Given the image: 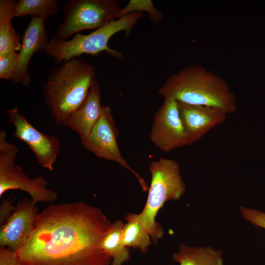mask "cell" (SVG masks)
I'll list each match as a JSON object with an SVG mask.
<instances>
[{
    "mask_svg": "<svg viewBox=\"0 0 265 265\" xmlns=\"http://www.w3.org/2000/svg\"><path fill=\"white\" fill-rule=\"evenodd\" d=\"M124 224L121 219L115 220L102 240L101 247L111 259V265H122L130 257L129 248L123 241Z\"/></svg>",
    "mask_w": 265,
    "mask_h": 265,
    "instance_id": "cell-16",
    "label": "cell"
},
{
    "mask_svg": "<svg viewBox=\"0 0 265 265\" xmlns=\"http://www.w3.org/2000/svg\"><path fill=\"white\" fill-rule=\"evenodd\" d=\"M158 93L178 102L219 108L227 114L237 109L235 96L227 82L199 64L185 67L169 76Z\"/></svg>",
    "mask_w": 265,
    "mask_h": 265,
    "instance_id": "cell-2",
    "label": "cell"
},
{
    "mask_svg": "<svg viewBox=\"0 0 265 265\" xmlns=\"http://www.w3.org/2000/svg\"><path fill=\"white\" fill-rule=\"evenodd\" d=\"M148 13L152 22L159 23L163 19L162 13L158 10L151 0H130L128 4L122 8L119 18L134 12Z\"/></svg>",
    "mask_w": 265,
    "mask_h": 265,
    "instance_id": "cell-20",
    "label": "cell"
},
{
    "mask_svg": "<svg viewBox=\"0 0 265 265\" xmlns=\"http://www.w3.org/2000/svg\"><path fill=\"white\" fill-rule=\"evenodd\" d=\"M239 210L245 219L256 226L265 229V212L244 207H240Z\"/></svg>",
    "mask_w": 265,
    "mask_h": 265,
    "instance_id": "cell-22",
    "label": "cell"
},
{
    "mask_svg": "<svg viewBox=\"0 0 265 265\" xmlns=\"http://www.w3.org/2000/svg\"><path fill=\"white\" fill-rule=\"evenodd\" d=\"M125 219L127 222L124 224L123 234L124 245L129 248L139 249L142 252H147L152 243L149 234L132 213L127 214Z\"/></svg>",
    "mask_w": 265,
    "mask_h": 265,
    "instance_id": "cell-19",
    "label": "cell"
},
{
    "mask_svg": "<svg viewBox=\"0 0 265 265\" xmlns=\"http://www.w3.org/2000/svg\"><path fill=\"white\" fill-rule=\"evenodd\" d=\"M94 66L74 58L51 71L43 86L46 105L57 125L64 121L83 103L95 80Z\"/></svg>",
    "mask_w": 265,
    "mask_h": 265,
    "instance_id": "cell-3",
    "label": "cell"
},
{
    "mask_svg": "<svg viewBox=\"0 0 265 265\" xmlns=\"http://www.w3.org/2000/svg\"><path fill=\"white\" fill-rule=\"evenodd\" d=\"M12 202L13 200L8 197L6 199L2 200L0 203V223L1 225L6 222L14 209L15 206L12 204Z\"/></svg>",
    "mask_w": 265,
    "mask_h": 265,
    "instance_id": "cell-24",
    "label": "cell"
},
{
    "mask_svg": "<svg viewBox=\"0 0 265 265\" xmlns=\"http://www.w3.org/2000/svg\"><path fill=\"white\" fill-rule=\"evenodd\" d=\"M101 96L100 86L95 80L83 103L63 123L78 133L80 139L86 137L90 133L102 115L103 106L101 104Z\"/></svg>",
    "mask_w": 265,
    "mask_h": 265,
    "instance_id": "cell-14",
    "label": "cell"
},
{
    "mask_svg": "<svg viewBox=\"0 0 265 265\" xmlns=\"http://www.w3.org/2000/svg\"><path fill=\"white\" fill-rule=\"evenodd\" d=\"M59 10L57 0H18L16 2L15 16L45 19L57 14Z\"/></svg>",
    "mask_w": 265,
    "mask_h": 265,
    "instance_id": "cell-18",
    "label": "cell"
},
{
    "mask_svg": "<svg viewBox=\"0 0 265 265\" xmlns=\"http://www.w3.org/2000/svg\"><path fill=\"white\" fill-rule=\"evenodd\" d=\"M143 14L142 12L130 13L88 34H76L69 40H60L53 36L50 39L45 53L54 58L58 63L83 54L96 55L103 52H106L113 57L121 58L123 54L109 48L108 42L114 35L121 31H125L128 35L143 17Z\"/></svg>",
    "mask_w": 265,
    "mask_h": 265,
    "instance_id": "cell-5",
    "label": "cell"
},
{
    "mask_svg": "<svg viewBox=\"0 0 265 265\" xmlns=\"http://www.w3.org/2000/svg\"><path fill=\"white\" fill-rule=\"evenodd\" d=\"M39 212L31 199H21L0 229V247L17 251L25 243Z\"/></svg>",
    "mask_w": 265,
    "mask_h": 265,
    "instance_id": "cell-11",
    "label": "cell"
},
{
    "mask_svg": "<svg viewBox=\"0 0 265 265\" xmlns=\"http://www.w3.org/2000/svg\"><path fill=\"white\" fill-rule=\"evenodd\" d=\"M150 138L164 152L188 146V139L183 124L178 102L172 98H164L157 111L152 123Z\"/></svg>",
    "mask_w": 265,
    "mask_h": 265,
    "instance_id": "cell-10",
    "label": "cell"
},
{
    "mask_svg": "<svg viewBox=\"0 0 265 265\" xmlns=\"http://www.w3.org/2000/svg\"><path fill=\"white\" fill-rule=\"evenodd\" d=\"M119 130L116 127L109 106H103L102 115L85 138L80 139L82 146L96 157L117 162L130 170L138 180L144 191L149 187L143 179L132 168L122 157L117 142Z\"/></svg>",
    "mask_w": 265,
    "mask_h": 265,
    "instance_id": "cell-8",
    "label": "cell"
},
{
    "mask_svg": "<svg viewBox=\"0 0 265 265\" xmlns=\"http://www.w3.org/2000/svg\"><path fill=\"white\" fill-rule=\"evenodd\" d=\"M111 225L101 209L82 201L50 205L16 252L22 265H110L101 242Z\"/></svg>",
    "mask_w": 265,
    "mask_h": 265,
    "instance_id": "cell-1",
    "label": "cell"
},
{
    "mask_svg": "<svg viewBox=\"0 0 265 265\" xmlns=\"http://www.w3.org/2000/svg\"><path fill=\"white\" fill-rule=\"evenodd\" d=\"M50 40L45 20L32 18L26 27L22 38V46L18 53L17 66L11 81L28 87L31 79L28 70L32 56L39 52L46 51Z\"/></svg>",
    "mask_w": 265,
    "mask_h": 265,
    "instance_id": "cell-12",
    "label": "cell"
},
{
    "mask_svg": "<svg viewBox=\"0 0 265 265\" xmlns=\"http://www.w3.org/2000/svg\"><path fill=\"white\" fill-rule=\"evenodd\" d=\"M121 9L116 0H68L54 37L66 40L82 31L98 29L118 19Z\"/></svg>",
    "mask_w": 265,
    "mask_h": 265,
    "instance_id": "cell-6",
    "label": "cell"
},
{
    "mask_svg": "<svg viewBox=\"0 0 265 265\" xmlns=\"http://www.w3.org/2000/svg\"><path fill=\"white\" fill-rule=\"evenodd\" d=\"M222 253L211 247H193L181 244L173 260L180 265H223Z\"/></svg>",
    "mask_w": 265,
    "mask_h": 265,
    "instance_id": "cell-17",
    "label": "cell"
},
{
    "mask_svg": "<svg viewBox=\"0 0 265 265\" xmlns=\"http://www.w3.org/2000/svg\"><path fill=\"white\" fill-rule=\"evenodd\" d=\"M148 170L151 182L146 204L140 213L132 214L156 244L164 233L156 221L158 212L166 201L178 200L185 193L186 185L179 165L174 159L160 158L152 161Z\"/></svg>",
    "mask_w": 265,
    "mask_h": 265,
    "instance_id": "cell-4",
    "label": "cell"
},
{
    "mask_svg": "<svg viewBox=\"0 0 265 265\" xmlns=\"http://www.w3.org/2000/svg\"><path fill=\"white\" fill-rule=\"evenodd\" d=\"M0 265H22L16 252L7 247L0 248Z\"/></svg>",
    "mask_w": 265,
    "mask_h": 265,
    "instance_id": "cell-23",
    "label": "cell"
},
{
    "mask_svg": "<svg viewBox=\"0 0 265 265\" xmlns=\"http://www.w3.org/2000/svg\"><path fill=\"white\" fill-rule=\"evenodd\" d=\"M180 115L188 139V145L200 140L209 131L223 124L227 113L219 108L178 102Z\"/></svg>",
    "mask_w": 265,
    "mask_h": 265,
    "instance_id": "cell-13",
    "label": "cell"
},
{
    "mask_svg": "<svg viewBox=\"0 0 265 265\" xmlns=\"http://www.w3.org/2000/svg\"><path fill=\"white\" fill-rule=\"evenodd\" d=\"M6 135L4 131L0 132V197L8 190L20 189L29 194L35 204L54 201L57 194L47 188L43 176L30 178L16 163L18 148L6 140Z\"/></svg>",
    "mask_w": 265,
    "mask_h": 265,
    "instance_id": "cell-7",
    "label": "cell"
},
{
    "mask_svg": "<svg viewBox=\"0 0 265 265\" xmlns=\"http://www.w3.org/2000/svg\"><path fill=\"white\" fill-rule=\"evenodd\" d=\"M9 122L14 127L12 135L25 142L34 154L38 163L53 171L60 147L57 137L37 130L15 107L6 110Z\"/></svg>",
    "mask_w": 265,
    "mask_h": 265,
    "instance_id": "cell-9",
    "label": "cell"
},
{
    "mask_svg": "<svg viewBox=\"0 0 265 265\" xmlns=\"http://www.w3.org/2000/svg\"><path fill=\"white\" fill-rule=\"evenodd\" d=\"M16 1L0 0V56L20 51L22 46L21 35L14 29L11 24L15 17Z\"/></svg>",
    "mask_w": 265,
    "mask_h": 265,
    "instance_id": "cell-15",
    "label": "cell"
},
{
    "mask_svg": "<svg viewBox=\"0 0 265 265\" xmlns=\"http://www.w3.org/2000/svg\"><path fill=\"white\" fill-rule=\"evenodd\" d=\"M18 60V53L13 52L0 56V79L11 80L15 72Z\"/></svg>",
    "mask_w": 265,
    "mask_h": 265,
    "instance_id": "cell-21",
    "label": "cell"
}]
</instances>
